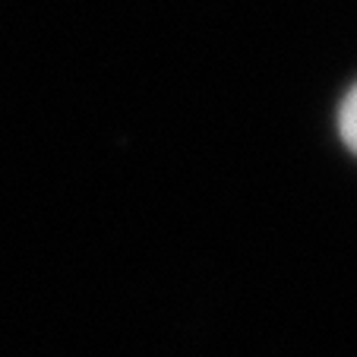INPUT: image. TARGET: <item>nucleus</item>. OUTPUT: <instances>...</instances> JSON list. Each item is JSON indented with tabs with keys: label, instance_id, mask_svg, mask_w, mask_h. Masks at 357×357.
I'll return each mask as SVG.
<instances>
[{
	"label": "nucleus",
	"instance_id": "nucleus-1",
	"mask_svg": "<svg viewBox=\"0 0 357 357\" xmlns=\"http://www.w3.org/2000/svg\"><path fill=\"white\" fill-rule=\"evenodd\" d=\"M338 127H342V136L351 149L357 152V86L351 89V95L342 105V117H338Z\"/></svg>",
	"mask_w": 357,
	"mask_h": 357
}]
</instances>
